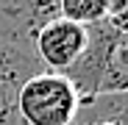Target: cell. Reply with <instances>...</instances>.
Masks as SVG:
<instances>
[{"instance_id": "cell-5", "label": "cell", "mask_w": 128, "mask_h": 125, "mask_svg": "<svg viewBox=\"0 0 128 125\" xmlns=\"http://www.w3.org/2000/svg\"><path fill=\"white\" fill-rule=\"evenodd\" d=\"M58 17V0H0V42L31 47L42 25Z\"/></svg>"}, {"instance_id": "cell-3", "label": "cell", "mask_w": 128, "mask_h": 125, "mask_svg": "<svg viewBox=\"0 0 128 125\" xmlns=\"http://www.w3.org/2000/svg\"><path fill=\"white\" fill-rule=\"evenodd\" d=\"M86 28L75 25L64 17L50 19L48 25H42L39 33L34 36V56L39 58V64L45 67L48 72H67L75 61L84 56L86 50Z\"/></svg>"}, {"instance_id": "cell-8", "label": "cell", "mask_w": 128, "mask_h": 125, "mask_svg": "<svg viewBox=\"0 0 128 125\" xmlns=\"http://www.w3.org/2000/svg\"><path fill=\"white\" fill-rule=\"evenodd\" d=\"M72 125H109V122H100V120H86V122H72Z\"/></svg>"}, {"instance_id": "cell-6", "label": "cell", "mask_w": 128, "mask_h": 125, "mask_svg": "<svg viewBox=\"0 0 128 125\" xmlns=\"http://www.w3.org/2000/svg\"><path fill=\"white\" fill-rule=\"evenodd\" d=\"M86 120H100L109 125H128V92L98 95L89 100H81L75 122H86Z\"/></svg>"}, {"instance_id": "cell-2", "label": "cell", "mask_w": 128, "mask_h": 125, "mask_svg": "<svg viewBox=\"0 0 128 125\" xmlns=\"http://www.w3.org/2000/svg\"><path fill=\"white\" fill-rule=\"evenodd\" d=\"M20 120L25 125H72L81 95L61 72H39L20 89Z\"/></svg>"}, {"instance_id": "cell-7", "label": "cell", "mask_w": 128, "mask_h": 125, "mask_svg": "<svg viewBox=\"0 0 128 125\" xmlns=\"http://www.w3.org/2000/svg\"><path fill=\"white\" fill-rule=\"evenodd\" d=\"M58 17L89 28L112 17V0H58Z\"/></svg>"}, {"instance_id": "cell-4", "label": "cell", "mask_w": 128, "mask_h": 125, "mask_svg": "<svg viewBox=\"0 0 128 125\" xmlns=\"http://www.w3.org/2000/svg\"><path fill=\"white\" fill-rule=\"evenodd\" d=\"M39 72H45V67L31 47L0 42V125H25L17 109L20 89Z\"/></svg>"}, {"instance_id": "cell-1", "label": "cell", "mask_w": 128, "mask_h": 125, "mask_svg": "<svg viewBox=\"0 0 128 125\" xmlns=\"http://www.w3.org/2000/svg\"><path fill=\"white\" fill-rule=\"evenodd\" d=\"M86 50L64 72L81 100L128 92V28L103 19L86 28Z\"/></svg>"}]
</instances>
